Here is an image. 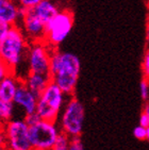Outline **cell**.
<instances>
[{
  "mask_svg": "<svg viewBox=\"0 0 149 150\" xmlns=\"http://www.w3.org/2000/svg\"><path fill=\"white\" fill-rule=\"evenodd\" d=\"M81 69L80 59L72 52L53 51L50 59V78L65 95H72Z\"/></svg>",
  "mask_w": 149,
  "mask_h": 150,
  "instance_id": "1",
  "label": "cell"
},
{
  "mask_svg": "<svg viewBox=\"0 0 149 150\" xmlns=\"http://www.w3.org/2000/svg\"><path fill=\"white\" fill-rule=\"evenodd\" d=\"M28 49L27 38L16 25H13L6 38L0 40L1 63L12 71L20 64L25 53H28Z\"/></svg>",
  "mask_w": 149,
  "mask_h": 150,
  "instance_id": "2",
  "label": "cell"
},
{
  "mask_svg": "<svg viewBox=\"0 0 149 150\" xmlns=\"http://www.w3.org/2000/svg\"><path fill=\"white\" fill-rule=\"evenodd\" d=\"M64 95L65 94L59 85L53 81H50V83L37 99L36 113L40 119L55 122L63 105Z\"/></svg>",
  "mask_w": 149,
  "mask_h": 150,
  "instance_id": "3",
  "label": "cell"
},
{
  "mask_svg": "<svg viewBox=\"0 0 149 150\" xmlns=\"http://www.w3.org/2000/svg\"><path fill=\"white\" fill-rule=\"evenodd\" d=\"M74 25V16L68 10L59 11L55 17L46 25L45 43L52 47L59 46L68 36Z\"/></svg>",
  "mask_w": 149,
  "mask_h": 150,
  "instance_id": "4",
  "label": "cell"
},
{
  "mask_svg": "<svg viewBox=\"0 0 149 150\" xmlns=\"http://www.w3.org/2000/svg\"><path fill=\"white\" fill-rule=\"evenodd\" d=\"M59 134L53 121L40 119L29 127V135L33 150H52Z\"/></svg>",
  "mask_w": 149,
  "mask_h": 150,
  "instance_id": "5",
  "label": "cell"
},
{
  "mask_svg": "<svg viewBox=\"0 0 149 150\" xmlns=\"http://www.w3.org/2000/svg\"><path fill=\"white\" fill-rule=\"evenodd\" d=\"M4 139L8 150H33L25 120H10L4 126Z\"/></svg>",
  "mask_w": 149,
  "mask_h": 150,
  "instance_id": "6",
  "label": "cell"
},
{
  "mask_svg": "<svg viewBox=\"0 0 149 150\" xmlns=\"http://www.w3.org/2000/svg\"><path fill=\"white\" fill-rule=\"evenodd\" d=\"M84 108L80 101L72 98L68 101L62 115V129L70 137L80 136L83 130Z\"/></svg>",
  "mask_w": 149,
  "mask_h": 150,
  "instance_id": "7",
  "label": "cell"
},
{
  "mask_svg": "<svg viewBox=\"0 0 149 150\" xmlns=\"http://www.w3.org/2000/svg\"><path fill=\"white\" fill-rule=\"evenodd\" d=\"M29 72H36L50 76V59L51 53H49L45 42H35L29 47L28 53Z\"/></svg>",
  "mask_w": 149,
  "mask_h": 150,
  "instance_id": "8",
  "label": "cell"
},
{
  "mask_svg": "<svg viewBox=\"0 0 149 150\" xmlns=\"http://www.w3.org/2000/svg\"><path fill=\"white\" fill-rule=\"evenodd\" d=\"M21 20L25 34L32 43L45 42L46 38V23L34 13L33 9L21 8Z\"/></svg>",
  "mask_w": 149,
  "mask_h": 150,
  "instance_id": "9",
  "label": "cell"
},
{
  "mask_svg": "<svg viewBox=\"0 0 149 150\" xmlns=\"http://www.w3.org/2000/svg\"><path fill=\"white\" fill-rule=\"evenodd\" d=\"M37 97L35 94L29 90L25 82H20L14 97V103L23 109L26 115H30L36 112Z\"/></svg>",
  "mask_w": 149,
  "mask_h": 150,
  "instance_id": "10",
  "label": "cell"
},
{
  "mask_svg": "<svg viewBox=\"0 0 149 150\" xmlns=\"http://www.w3.org/2000/svg\"><path fill=\"white\" fill-rule=\"evenodd\" d=\"M19 17L21 18V6L17 0H0V23L13 26Z\"/></svg>",
  "mask_w": 149,
  "mask_h": 150,
  "instance_id": "11",
  "label": "cell"
},
{
  "mask_svg": "<svg viewBox=\"0 0 149 150\" xmlns=\"http://www.w3.org/2000/svg\"><path fill=\"white\" fill-rule=\"evenodd\" d=\"M51 81V78L49 75H43V74H36V72H29L27 79L23 82L26 83L28 88L33 94L40 97V94L45 91L49 83Z\"/></svg>",
  "mask_w": 149,
  "mask_h": 150,
  "instance_id": "12",
  "label": "cell"
},
{
  "mask_svg": "<svg viewBox=\"0 0 149 150\" xmlns=\"http://www.w3.org/2000/svg\"><path fill=\"white\" fill-rule=\"evenodd\" d=\"M20 82L12 75H8L0 82V101H13Z\"/></svg>",
  "mask_w": 149,
  "mask_h": 150,
  "instance_id": "13",
  "label": "cell"
},
{
  "mask_svg": "<svg viewBox=\"0 0 149 150\" xmlns=\"http://www.w3.org/2000/svg\"><path fill=\"white\" fill-rule=\"evenodd\" d=\"M32 9H33L35 14L46 25L59 13L57 6L52 2V0H42L37 6H35Z\"/></svg>",
  "mask_w": 149,
  "mask_h": 150,
  "instance_id": "14",
  "label": "cell"
},
{
  "mask_svg": "<svg viewBox=\"0 0 149 150\" xmlns=\"http://www.w3.org/2000/svg\"><path fill=\"white\" fill-rule=\"evenodd\" d=\"M14 104L13 101H0V117L4 122L12 120Z\"/></svg>",
  "mask_w": 149,
  "mask_h": 150,
  "instance_id": "15",
  "label": "cell"
},
{
  "mask_svg": "<svg viewBox=\"0 0 149 150\" xmlns=\"http://www.w3.org/2000/svg\"><path fill=\"white\" fill-rule=\"evenodd\" d=\"M70 136L67 133H60L57 136V143H55V148H61V149H68L69 143H70Z\"/></svg>",
  "mask_w": 149,
  "mask_h": 150,
  "instance_id": "16",
  "label": "cell"
},
{
  "mask_svg": "<svg viewBox=\"0 0 149 150\" xmlns=\"http://www.w3.org/2000/svg\"><path fill=\"white\" fill-rule=\"evenodd\" d=\"M140 97L143 100H148L149 98V82L147 78L143 79L140 84Z\"/></svg>",
  "mask_w": 149,
  "mask_h": 150,
  "instance_id": "17",
  "label": "cell"
},
{
  "mask_svg": "<svg viewBox=\"0 0 149 150\" xmlns=\"http://www.w3.org/2000/svg\"><path fill=\"white\" fill-rule=\"evenodd\" d=\"M67 150H84L83 144L81 142L80 136H72L70 139L68 149Z\"/></svg>",
  "mask_w": 149,
  "mask_h": 150,
  "instance_id": "18",
  "label": "cell"
},
{
  "mask_svg": "<svg viewBox=\"0 0 149 150\" xmlns=\"http://www.w3.org/2000/svg\"><path fill=\"white\" fill-rule=\"evenodd\" d=\"M133 135L136 137L138 139H147V128L143 127V126H138L133 130Z\"/></svg>",
  "mask_w": 149,
  "mask_h": 150,
  "instance_id": "19",
  "label": "cell"
},
{
  "mask_svg": "<svg viewBox=\"0 0 149 150\" xmlns=\"http://www.w3.org/2000/svg\"><path fill=\"white\" fill-rule=\"evenodd\" d=\"M17 1L23 9H32L35 6H37L42 0H17Z\"/></svg>",
  "mask_w": 149,
  "mask_h": 150,
  "instance_id": "20",
  "label": "cell"
},
{
  "mask_svg": "<svg viewBox=\"0 0 149 150\" xmlns=\"http://www.w3.org/2000/svg\"><path fill=\"white\" fill-rule=\"evenodd\" d=\"M143 72L145 78L149 79V48L145 52L143 60Z\"/></svg>",
  "mask_w": 149,
  "mask_h": 150,
  "instance_id": "21",
  "label": "cell"
},
{
  "mask_svg": "<svg viewBox=\"0 0 149 150\" xmlns=\"http://www.w3.org/2000/svg\"><path fill=\"white\" fill-rule=\"evenodd\" d=\"M40 117L37 115L36 112L33 113V114H30V115H26V118H25V121L28 124L29 127L32 126V125L36 124L37 121H40Z\"/></svg>",
  "mask_w": 149,
  "mask_h": 150,
  "instance_id": "22",
  "label": "cell"
},
{
  "mask_svg": "<svg viewBox=\"0 0 149 150\" xmlns=\"http://www.w3.org/2000/svg\"><path fill=\"white\" fill-rule=\"evenodd\" d=\"M140 125L146 128L149 127V115H147V114H145L143 112V114L140 117Z\"/></svg>",
  "mask_w": 149,
  "mask_h": 150,
  "instance_id": "23",
  "label": "cell"
},
{
  "mask_svg": "<svg viewBox=\"0 0 149 150\" xmlns=\"http://www.w3.org/2000/svg\"><path fill=\"white\" fill-rule=\"evenodd\" d=\"M146 43L149 46V23H147V28H146Z\"/></svg>",
  "mask_w": 149,
  "mask_h": 150,
  "instance_id": "24",
  "label": "cell"
},
{
  "mask_svg": "<svg viewBox=\"0 0 149 150\" xmlns=\"http://www.w3.org/2000/svg\"><path fill=\"white\" fill-rule=\"evenodd\" d=\"M144 113L149 115V103H146L145 104V107H144Z\"/></svg>",
  "mask_w": 149,
  "mask_h": 150,
  "instance_id": "25",
  "label": "cell"
},
{
  "mask_svg": "<svg viewBox=\"0 0 149 150\" xmlns=\"http://www.w3.org/2000/svg\"><path fill=\"white\" fill-rule=\"evenodd\" d=\"M149 141V127H147V139Z\"/></svg>",
  "mask_w": 149,
  "mask_h": 150,
  "instance_id": "26",
  "label": "cell"
},
{
  "mask_svg": "<svg viewBox=\"0 0 149 150\" xmlns=\"http://www.w3.org/2000/svg\"><path fill=\"white\" fill-rule=\"evenodd\" d=\"M52 150H67V149H61V148H53Z\"/></svg>",
  "mask_w": 149,
  "mask_h": 150,
  "instance_id": "27",
  "label": "cell"
}]
</instances>
